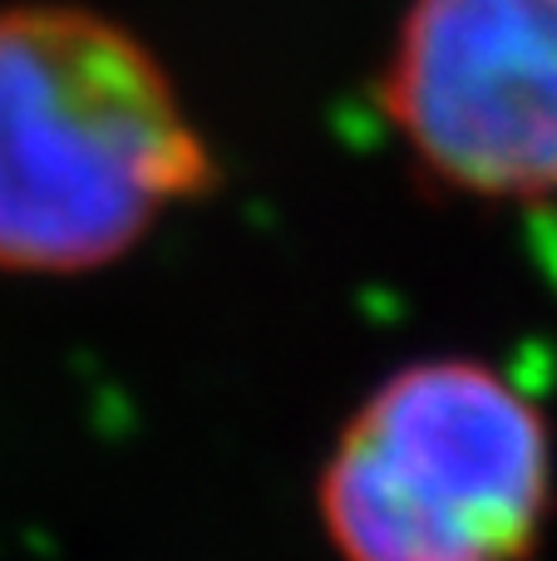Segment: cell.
Returning <instances> with one entry per match:
<instances>
[{"label": "cell", "instance_id": "7a4b0ae2", "mask_svg": "<svg viewBox=\"0 0 557 561\" xmlns=\"http://www.w3.org/2000/svg\"><path fill=\"white\" fill-rule=\"evenodd\" d=\"M553 507L548 414L479 355L395 365L341 419L316 473L336 561H533Z\"/></svg>", "mask_w": 557, "mask_h": 561}, {"label": "cell", "instance_id": "6da1fadb", "mask_svg": "<svg viewBox=\"0 0 557 561\" xmlns=\"http://www.w3.org/2000/svg\"><path fill=\"white\" fill-rule=\"evenodd\" d=\"M213 187V144L134 30L89 5L0 10V276L109 272Z\"/></svg>", "mask_w": 557, "mask_h": 561}, {"label": "cell", "instance_id": "3957f363", "mask_svg": "<svg viewBox=\"0 0 557 561\" xmlns=\"http://www.w3.org/2000/svg\"><path fill=\"white\" fill-rule=\"evenodd\" d=\"M375 99L430 193L557 203V0H410Z\"/></svg>", "mask_w": 557, "mask_h": 561}]
</instances>
